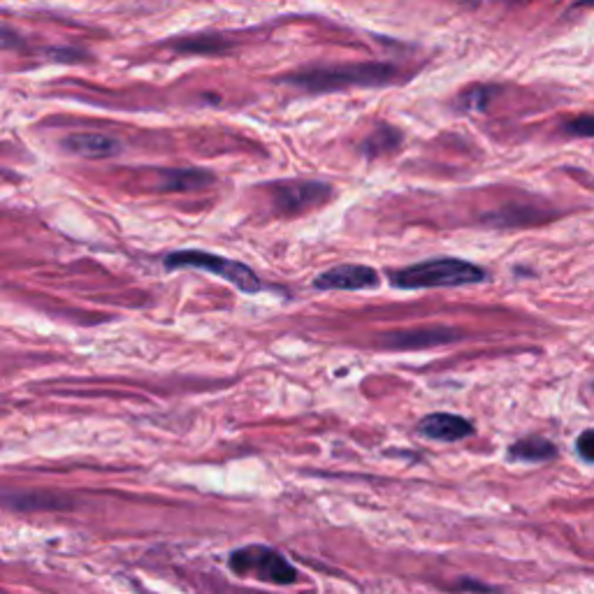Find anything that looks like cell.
I'll return each mask as SVG.
<instances>
[{"instance_id": "obj_3", "label": "cell", "mask_w": 594, "mask_h": 594, "mask_svg": "<svg viewBox=\"0 0 594 594\" xmlns=\"http://www.w3.org/2000/svg\"><path fill=\"white\" fill-rule=\"evenodd\" d=\"M163 263L167 270L194 267V270H200L207 274H215V277L232 284L242 293H258L261 290V279L256 277V274H253V270L249 265L217 256V253H209V251H198V249L175 251V253H169V256H165Z\"/></svg>"}, {"instance_id": "obj_1", "label": "cell", "mask_w": 594, "mask_h": 594, "mask_svg": "<svg viewBox=\"0 0 594 594\" xmlns=\"http://www.w3.org/2000/svg\"><path fill=\"white\" fill-rule=\"evenodd\" d=\"M402 77L393 63H353V66L311 68L286 75L282 81L307 94H330L351 87H388Z\"/></svg>"}, {"instance_id": "obj_5", "label": "cell", "mask_w": 594, "mask_h": 594, "mask_svg": "<svg viewBox=\"0 0 594 594\" xmlns=\"http://www.w3.org/2000/svg\"><path fill=\"white\" fill-rule=\"evenodd\" d=\"M330 196L332 188L328 184L311 179H288L270 186V202L274 211L284 217L305 215V211L330 200Z\"/></svg>"}, {"instance_id": "obj_4", "label": "cell", "mask_w": 594, "mask_h": 594, "mask_svg": "<svg viewBox=\"0 0 594 594\" xmlns=\"http://www.w3.org/2000/svg\"><path fill=\"white\" fill-rule=\"evenodd\" d=\"M228 564L242 579L253 576L272 585H290L297 581L295 566L279 553V550L258 543L232 550Z\"/></svg>"}, {"instance_id": "obj_8", "label": "cell", "mask_w": 594, "mask_h": 594, "mask_svg": "<svg viewBox=\"0 0 594 594\" xmlns=\"http://www.w3.org/2000/svg\"><path fill=\"white\" fill-rule=\"evenodd\" d=\"M418 432L435 441H460L474 432L472 422L455 414H430L418 422Z\"/></svg>"}, {"instance_id": "obj_11", "label": "cell", "mask_w": 594, "mask_h": 594, "mask_svg": "<svg viewBox=\"0 0 594 594\" xmlns=\"http://www.w3.org/2000/svg\"><path fill=\"white\" fill-rule=\"evenodd\" d=\"M508 455H512L514 460H520V462H546L550 458H556L558 451L548 439L527 437V439L516 441L512 446V451H508Z\"/></svg>"}, {"instance_id": "obj_14", "label": "cell", "mask_w": 594, "mask_h": 594, "mask_svg": "<svg viewBox=\"0 0 594 594\" xmlns=\"http://www.w3.org/2000/svg\"><path fill=\"white\" fill-rule=\"evenodd\" d=\"M566 133L569 135H576V138H594V114H585V117H576L571 119L566 125Z\"/></svg>"}, {"instance_id": "obj_7", "label": "cell", "mask_w": 594, "mask_h": 594, "mask_svg": "<svg viewBox=\"0 0 594 594\" xmlns=\"http://www.w3.org/2000/svg\"><path fill=\"white\" fill-rule=\"evenodd\" d=\"M374 286H378V272L370 265H337L314 279L318 290H365Z\"/></svg>"}, {"instance_id": "obj_13", "label": "cell", "mask_w": 594, "mask_h": 594, "mask_svg": "<svg viewBox=\"0 0 594 594\" xmlns=\"http://www.w3.org/2000/svg\"><path fill=\"white\" fill-rule=\"evenodd\" d=\"M402 142V135L391 129V125H381V129L376 133H372L365 144H363V152L367 156H381V154H388V152H395V148L399 146Z\"/></svg>"}, {"instance_id": "obj_10", "label": "cell", "mask_w": 594, "mask_h": 594, "mask_svg": "<svg viewBox=\"0 0 594 594\" xmlns=\"http://www.w3.org/2000/svg\"><path fill=\"white\" fill-rule=\"evenodd\" d=\"M217 182L215 173L200 167H177V169H161L158 188L169 190V194H182V190H202Z\"/></svg>"}, {"instance_id": "obj_16", "label": "cell", "mask_w": 594, "mask_h": 594, "mask_svg": "<svg viewBox=\"0 0 594 594\" xmlns=\"http://www.w3.org/2000/svg\"><path fill=\"white\" fill-rule=\"evenodd\" d=\"M579 6H594V0H581Z\"/></svg>"}, {"instance_id": "obj_2", "label": "cell", "mask_w": 594, "mask_h": 594, "mask_svg": "<svg viewBox=\"0 0 594 594\" xmlns=\"http://www.w3.org/2000/svg\"><path fill=\"white\" fill-rule=\"evenodd\" d=\"M487 279L483 267L460 258H432L409 267L388 272V282L399 290L422 288H460Z\"/></svg>"}, {"instance_id": "obj_6", "label": "cell", "mask_w": 594, "mask_h": 594, "mask_svg": "<svg viewBox=\"0 0 594 594\" xmlns=\"http://www.w3.org/2000/svg\"><path fill=\"white\" fill-rule=\"evenodd\" d=\"M460 339L458 330L451 328H414V330H399V332H388L381 337V344L393 351H418V349H435L441 344H451Z\"/></svg>"}, {"instance_id": "obj_12", "label": "cell", "mask_w": 594, "mask_h": 594, "mask_svg": "<svg viewBox=\"0 0 594 594\" xmlns=\"http://www.w3.org/2000/svg\"><path fill=\"white\" fill-rule=\"evenodd\" d=\"M173 50L182 54H223V52H230V42L226 37L207 33V35L177 40Z\"/></svg>"}, {"instance_id": "obj_15", "label": "cell", "mask_w": 594, "mask_h": 594, "mask_svg": "<svg viewBox=\"0 0 594 594\" xmlns=\"http://www.w3.org/2000/svg\"><path fill=\"white\" fill-rule=\"evenodd\" d=\"M576 446H579V453H581L583 460L594 462V430H585V432L579 437Z\"/></svg>"}, {"instance_id": "obj_9", "label": "cell", "mask_w": 594, "mask_h": 594, "mask_svg": "<svg viewBox=\"0 0 594 594\" xmlns=\"http://www.w3.org/2000/svg\"><path fill=\"white\" fill-rule=\"evenodd\" d=\"M66 152L81 158H112L121 152V142L117 138H108L100 133H75L63 140Z\"/></svg>"}]
</instances>
